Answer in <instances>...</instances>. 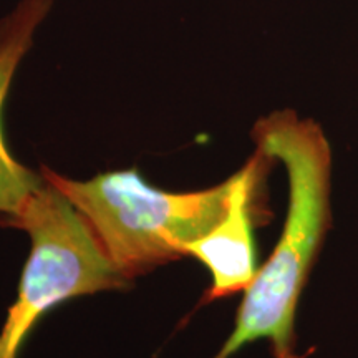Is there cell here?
<instances>
[{
	"mask_svg": "<svg viewBox=\"0 0 358 358\" xmlns=\"http://www.w3.org/2000/svg\"><path fill=\"white\" fill-rule=\"evenodd\" d=\"M0 224L25 231L32 241L19 294L0 329V358H20L40 319L58 303L127 285L87 219L50 182Z\"/></svg>",
	"mask_w": 358,
	"mask_h": 358,
	"instance_id": "3957f363",
	"label": "cell"
},
{
	"mask_svg": "<svg viewBox=\"0 0 358 358\" xmlns=\"http://www.w3.org/2000/svg\"><path fill=\"white\" fill-rule=\"evenodd\" d=\"M250 138L285 168L287 213L274 250L243 292L234 330L214 358H232L259 340L271 343L274 358H302L295 355V313L332 227V146L319 123L289 108L257 120Z\"/></svg>",
	"mask_w": 358,
	"mask_h": 358,
	"instance_id": "6da1fadb",
	"label": "cell"
},
{
	"mask_svg": "<svg viewBox=\"0 0 358 358\" xmlns=\"http://www.w3.org/2000/svg\"><path fill=\"white\" fill-rule=\"evenodd\" d=\"M50 8L52 0H19L0 19V217L13 216L45 182L42 174L34 173L12 156L3 138L2 111L13 77Z\"/></svg>",
	"mask_w": 358,
	"mask_h": 358,
	"instance_id": "5b68a950",
	"label": "cell"
},
{
	"mask_svg": "<svg viewBox=\"0 0 358 358\" xmlns=\"http://www.w3.org/2000/svg\"><path fill=\"white\" fill-rule=\"evenodd\" d=\"M272 161L256 148L244 166L231 176L229 211L211 232L186 248V256L198 259L211 274L206 302L244 292L257 274L254 229L259 216H268L257 208V189Z\"/></svg>",
	"mask_w": 358,
	"mask_h": 358,
	"instance_id": "277c9868",
	"label": "cell"
},
{
	"mask_svg": "<svg viewBox=\"0 0 358 358\" xmlns=\"http://www.w3.org/2000/svg\"><path fill=\"white\" fill-rule=\"evenodd\" d=\"M42 176L87 219L103 250L129 280L186 257V248L211 232L231 204L232 178L203 191L166 192L138 169L75 181L42 166Z\"/></svg>",
	"mask_w": 358,
	"mask_h": 358,
	"instance_id": "7a4b0ae2",
	"label": "cell"
}]
</instances>
